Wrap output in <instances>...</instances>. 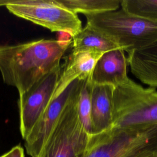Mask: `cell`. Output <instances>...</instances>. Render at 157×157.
I'll return each instance as SVG.
<instances>
[{"label": "cell", "instance_id": "6da1fadb", "mask_svg": "<svg viewBox=\"0 0 157 157\" xmlns=\"http://www.w3.org/2000/svg\"><path fill=\"white\" fill-rule=\"evenodd\" d=\"M71 39L33 40L0 45V73L3 82L21 95L36 83L60 67V61Z\"/></svg>", "mask_w": 157, "mask_h": 157}, {"label": "cell", "instance_id": "7a4b0ae2", "mask_svg": "<svg viewBox=\"0 0 157 157\" xmlns=\"http://www.w3.org/2000/svg\"><path fill=\"white\" fill-rule=\"evenodd\" d=\"M157 155V123L111 128L91 135L79 157H150Z\"/></svg>", "mask_w": 157, "mask_h": 157}, {"label": "cell", "instance_id": "3957f363", "mask_svg": "<svg viewBox=\"0 0 157 157\" xmlns=\"http://www.w3.org/2000/svg\"><path fill=\"white\" fill-rule=\"evenodd\" d=\"M86 25L130 52L157 42V23L131 15L122 9L84 15Z\"/></svg>", "mask_w": 157, "mask_h": 157}, {"label": "cell", "instance_id": "277c9868", "mask_svg": "<svg viewBox=\"0 0 157 157\" xmlns=\"http://www.w3.org/2000/svg\"><path fill=\"white\" fill-rule=\"evenodd\" d=\"M112 116L114 128L157 123V90L129 78L114 87Z\"/></svg>", "mask_w": 157, "mask_h": 157}, {"label": "cell", "instance_id": "5b68a950", "mask_svg": "<svg viewBox=\"0 0 157 157\" xmlns=\"http://www.w3.org/2000/svg\"><path fill=\"white\" fill-rule=\"evenodd\" d=\"M6 7L17 17L72 37L83 28L77 13L58 0H10Z\"/></svg>", "mask_w": 157, "mask_h": 157}, {"label": "cell", "instance_id": "8992f818", "mask_svg": "<svg viewBox=\"0 0 157 157\" xmlns=\"http://www.w3.org/2000/svg\"><path fill=\"white\" fill-rule=\"evenodd\" d=\"M78 97L65 107L38 157H79L85 150L90 135L78 117Z\"/></svg>", "mask_w": 157, "mask_h": 157}, {"label": "cell", "instance_id": "52a82bcc", "mask_svg": "<svg viewBox=\"0 0 157 157\" xmlns=\"http://www.w3.org/2000/svg\"><path fill=\"white\" fill-rule=\"evenodd\" d=\"M61 72L59 67L46 75L29 90L19 95L20 130L25 140L50 102Z\"/></svg>", "mask_w": 157, "mask_h": 157}, {"label": "cell", "instance_id": "ba28073f", "mask_svg": "<svg viewBox=\"0 0 157 157\" xmlns=\"http://www.w3.org/2000/svg\"><path fill=\"white\" fill-rule=\"evenodd\" d=\"M85 80H74L58 96L51 100L41 118L25 140L26 152L31 157L39 156L65 107L80 94Z\"/></svg>", "mask_w": 157, "mask_h": 157}, {"label": "cell", "instance_id": "9c48e42d", "mask_svg": "<svg viewBox=\"0 0 157 157\" xmlns=\"http://www.w3.org/2000/svg\"><path fill=\"white\" fill-rule=\"evenodd\" d=\"M122 48L104 53L98 61L89 78L94 84H107L114 87L126 81L128 62Z\"/></svg>", "mask_w": 157, "mask_h": 157}, {"label": "cell", "instance_id": "30bf717a", "mask_svg": "<svg viewBox=\"0 0 157 157\" xmlns=\"http://www.w3.org/2000/svg\"><path fill=\"white\" fill-rule=\"evenodd\" d=\"M102 54L96 51L72 52L66 59L52 99L58 96L74 80L89 78Z\"/></svg>", "mask_w": 157, "mask_h": 157}, {"label": "cell", "instance_id": "8fae6325", "mask_svg": "<svg viewBox=\"0 0 157 157\" xmlns=\"http://www.w3.org/2000/svg\"><path fill=\"white\" fill-rule=\"evenodd\" d=\"M90 83L91 119L93 135L112 128L114 86L107 84H94L90 82Z\"/></svg>", "mask_w": 157, "mask_h": 157}, {"label": "cell", "instance_id": "7c38bea8", "mask_svg": "<svg viewBox=\"0 0 157 157\" xmlns=\"http://www.w3.org/2000/svg\"><path fill=\"white\" fill-rule=\"evenodd\" d=\"M72 52L96 51L104 53L120 48L112 40L86 25L72 37Z\"/></svg>", "mask_w": 157, "mask_h": 157}, {"label": "cell", "instance_id": "4fadbf2b", "mask_svg": "<svg viewBox=\"0 0 157 157\" xmlns=\"http://www.w3.org/2000/svg\"><path fill=\"white\" fill-rule=\"evenodd\" d=\"M58 1L76 13L83 15L115 11L119 9V0H58Z\"/></svg>", "mask_w": 157, "mask_h": 157}, {"label": "cell", "instance_id": "5bb4252c", "mask_svg": "<svg viewBox=\"0 0 157 157\" xmlns=\"http://www.w3.org/2000/svg\"><path fill=\"white\" fill-rule=\"evenodd\" d=\"M120 6L131 15L157 23V0H122Z\"/></svg>", "mask_w": 157, "mask_h": 157}, {"label": "cell", "instance_id": "9a60e30c", "mask_svg": "<svg viewBox=\"0 0 157 157\" xmlns=\"http://www.w3.org/2000/svg\"><path fill=\"white\" fill-rule=\"evenodd\" d=\"M77 110L79 119L84 129L89 135H92L90 83L89 78L86 79L83 82L77 102Z\"/></svg>", "mask_w": 157, "mask_h": 157}, {"label": "cell", "instance_id": "2e32d148", "mask_svg": "<svg viewBox=\"0 0 157 157\" xmlns=\"http://www.w3.org/2000/svg\"><path fill=\"white\" fill-rule=\"evenodd\" d=\"M8 157H25L24 150L21 145H16L8 151Z\"/></svg>", "mask_w": 157, "mask_h": 157}, {"label": "cell", "instance_id": "e0dca14e", "mask_svg": "<svg viewBox=\"0 0 157 157\" xmlns=\"http://www.w3.org/2000/svg\"><path fill=\"white\" fill-rule=\"evenodd\" d=\"M9 1L10 0H0V6H6V5L9 2Z\"/></svg>", "mask_w": 157, "mask_h": 157}, {"label": "cell", "instance_id": "ac0fdd59", "mask_svg": "<svg viewBox=\"0 0 157 157\" xmlns=\"http://www.w3.org/2000/svg\"><path fill=\"white\" fill-rule=\"evenodd\" d=\"M0 157H8V152H7V153H6L2 155L1 156H0Z\"/></svg>", "mask_w": 157, "mask_h": 157}, {"label": "cell", "instance_id": "d6986e66", "mask_svg": "<svg viewBox=\"0 0 157 157\" xmlns=\"http://www.w3.org/2000/svg\"><path fill=\"white\" fill-rule=\"evenodd\" d=\"M150 157H157V155H154V156H150Z\"/></svg>", "mask_w": 157, "mask_h": 157}]
</instances>
